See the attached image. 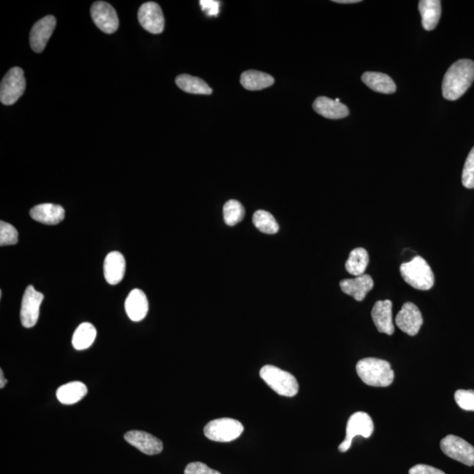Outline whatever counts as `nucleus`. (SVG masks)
Listing matches in <instances>:
<instances>
[{
    "mask_svg": "<svg viewBox=\"0 0 474 474\" xmlns=\"http://www.w3.org/2000/svg\"><path fill=\"white\" fill-rule=\"evenodd\" d=\"M92 18L95 25L105 34L117 31L119 19L117 13L110 4L104 1L95 2L91 8Z\"/></svg>",
    "mask_w": 474,
    "mask_h": 474,
    "instance_id": "10",
    "label": "nucleus"
},
{
    "mask_svg": "<svg viewBox=\"0 0 474 474\" xmlns=\"http://www.w3.org/2000/svg\"><path fill=\"white\" fill-rule=\"evenodd\" d=\"M474 81V62L460 59L450 66L444 75L442 92L444 99L457 101L462 98Z\"/></svg>",
    "mask_w": 474,
    "mask_h": 474,
    "instance_id": "1",
    "label": "nucleus"
},
{
    "mask_svg": "<svg viewBox=\"0 0 474 474\" xmlns=\"http://www.w3.org/2000/svg\"><path fill=\"white\" fill-rule=\"evenodd\" d=\"M126 271V261L124 255L118 251H112L104 262V275L108 284L117 285L124 280Z\"/></svg>",
    "mask_w": 474,
    "mask_h": 474,
    "instance_id": "18",
    "label": "nucleus"
},
{
    "mask_svg": "<svg viewBox=\"0 0 474 474\" xmlns=\"http://www.w3.org/2000/svg\"><path fill=\"white\" fill-rule=\"evenodd\" d=\"M356 370L361 380L368 386L386 387L393 383L394 373L386 360L367 357L357 362Z\"/></svg>",
    "mask_w": 474,
    "mask_h": 474,
    "instance_id": "2",
    "label": "nucleus"
},
{
    "mask_svg": "<svg viewBox=\"0 0 474 474\" xmlns=\"http://www.w3.org/2000/svg\"><path fill=\"white\" fill-rule=\"evenodd\" d=\"M369 264V255L364 248H354L349 255L346 263V269L353 276H361L364 274Z\"/></svg>",
    "mask_w": 474,
    "mask_h": 474,
    "instance_id": "27",
    "label": "nucleus"
},
{
    "mask_svg": "<svg viewBox=\"0 0 474 474\" xmlns=\"http://www.w3.org/2000/svg\"><path fill=\"white\" fill-rule=\"evenodd\" d=\"M253 223L258 230L264 234L274 235L280 230L273 215L264 210H258L254 214Z\"/></svg>",
    "mask_w": 474,
    "mask_h": 474,
    "instance_id": "28",
    "label": "nucleus"
},
{
    "mask_svg": "<svg viewBox=\"0 0 474 474\" xmlns=\"http://www.w3.org/2000/svg\"><path fill=\"white\" fill-rule=\"evenodd\" d=\"M455 400L460 409L474 412V391L459 389L456 391Z\"/></svg>",
    "mask_w": 474,
    "mask_h": 474,
    "instance_id": "32",
    "label": "nucleus"
},
{
    "mask_svg": "<svg viewBox=\"0 0 474 474\" xmlns=\"http://www.w3.org/2000/svg\"><path fill=\"white\" fill-rule=\"evenodd\" d=\"M274 84V78L267 73L245 71L241 76V85L248 91H260Z\"/></svg>",
    "mask_w": 474,
    "mask_h": 474,
    "instance_id": "24",
    "label": "nucleus"
},
{
    "mask_svg": "<svg viewBox=\"0 0 474 474\" xmlns=\"http://www.w3.org/2000/svg\"><path fill=\"white\" fill-rule=\"evenodd\" d=\"M364 85L374 92L384 94H392L396 91V85L389 75L380 72L367 71L362 75Z\"/></svg>",
    "mask_w": 474,
    "mask_h": 474,
    "instance_id": "22",
    "label": "nucleus"
},
{
    "mask_svg": "<svg viewBox=\"0 0 474 474\" xmlns=\"http://www.w3.org/2000/svg\"><path fill=\"white\" fill-rule=\"evenodd\" d=\"M313 108L317 114L331 120L346 118L350 114L349 108L346 105L328 97L317 98L314 102Z\"/></svg>",
    "mask_w": 474,
    "mask_h": 474,
    "instance_id": "19",
    "label": "nucleus"
},
{
    "mask_svg": "<svg viewBox=\"0 0 474 474\" xmlns=\"http://www.w3.org/2000/svg\"><path fill=\"white\" fill-rule=\"evenodd\" d=\"M56 19L54 16L49 15L40 19L33 26L31 33V45L33 51L41 53L55 31Z\"/></svg>",
    "mask_w": 474,
    "mask_h": 474,
    "instance_id": "13",
    "label": "nucleus"
},
{
    "mask_svg": "<svg viewBox=\"0 0 474 474\" xmlns=\"http://www.w3.org/2000/svg\"><path fill=\"white\" fill-rule=\"evenodd\" d=\"M441 449L446 456L464 465L474 466V447L462 437L448 435L440 443Z\"/></svg>",
    "mask_w": 474,
    "mask_h": 474,
    "instance_id": "8",
    "label": "nucleus"
},
{
    "mask_svg": "<svg viewBox=\"0 0 474 474\" xmlns=\"http://www.w3.org/2000/svg\"><path fill=\"white\" fill-rule=\"evenodd\" d=\"M6 382H8V380L5 379L4 377V373H3V370H0V389H4Z\"/></svg>",
    "mask_w": 474,
    "mask_h": 474,
    "instance_id": "37",
    "label": "nucleus"
},
{
    "mask_svg": "<svg viewBox=\"0 0 474 474\" xmlns=\"http://www.w3.org/2000/svg\"><path fill=\"white\" fill-rule=\"evenodd\" d=\"M44 296L42 293L35 289L33 286L26 287L24 295H23L21 321L23 327L29 329L33 328L39 319L40 307Z\"/></svg>",
    "mask_w": 474,
    "mask_h": 474,
    "instance_id": "9",
    "label": "nucleus"
},
{
    "mask_svg": "<svg viewBox=\"0 0 474 474\" xmlns=\"http://www.w3.org/2000/svg\"><path fill=\"white\" fill-rule=\"evenodd\" d=\"M244 427L239 421L232 418H219L211 421L204 428L207 439L214 442H232L242 435Z\"/></svg>",
    "mask_w": 474,
    "mask_h": 474,
    "instance_id": "5",
    "label": "nucleus"
},
{
    "mask_svg": "<svg viewBox=\"0 0 474 474\" xmlns=\"http://www.w3.org/2000/svg\"><path fill=\"white\" fill-rule=\"evenodd\" d=\"M392 308V301H379L374 304L372 310V318L378 331L389 336L394 333Z\"/></svg>",
    "mask_w": 474,
    "mask_h": 474,
    "instance_id": "15",
    "label": "nucleus"
},
{
    "mask_svg": "<svg viewBox=\"0 0 474 474\" xmlns=\"http://www.w3.org/2000/svg\"><path fill=\"white\" fill-rule=\"evenodd\" d=\"M96 337L97 330L94 325L90 323H82L73 334L72 346L78 350L88 349L94 344Z\"/></svg>",
    "mask_w": 474,
    "mask_h": 474,
    "instance_id": "25",
    "label": "nucleus"
},
{
    "mask_svg": "<svg viewBox=\"0 0 474 474\" xmlns=\"http://www.w3.org/2000/svg\"><path fill=\"white\" fill-rule=\"evenodd\" d=\"M176 84L182 91L192 94L210 95L212 94L210 86L201 78L182 74L176 78Z\"/></svg>",
    "mask_w": 474,
    "mask_h": 474,
    "instance_id": "26",
    "label": "nucleus"
},
{
    "mask_svg": "<svg viewBox=\"0 0 474 474\" xmlns=\"http://www.w3.org/2000/svg\"><path fill=\"white\" fill-rule=\"evenodd\" d=\"M335 3H338V4H356V3H360L361 0H334Z\"/></svg>",
    "mask_w": 474,
    "mask_h": 474,
    "instance_id": "36",
    "label": "nucleus"
},
{
    "mask_svg": "<svg viewBox=\"0 0 474 474\" xmlns=\"http://www.w3.org/2000/svg\"><path fill=\"white\" fill-rule=\"evenodd\" d=\"M400 271L405 282L417 290L432 289L435 283L432 268L422 257H414L412 260L402 264Z\"/></svg>",
    "mask_w": 474,
    "mask_h": 474,
    "instance_id": "3",
    "label": "nucleus"
},
{
    "mask_svg": "<svg viewBox=\"0 0 474 474\" xmlns=\"http://www.w3.org/2000/svg\"><path fill=\"white\" fill-rule=\"evenodd\" d=\"M462 184L467 189L474 188V147L470 151L464 165Z\"/></svg>",
    "mask_w": 474,
    "mask_h": 474,
    "instance_id": "31",
    "label": "nucleus"
},
{
    "mask_svg": "<svg viewBox=\"0 0 474 474\" xmlns=\"http://www.w3.org/2000/svg\"><path fill=\"white\" fill-rule=\"evenodd\" d=\"M244 208L239 201H228L223 208L224 221L228 226H235L244 218Z\"/></svg>",
    "mask_w": 474,
    "mask_h": 474,
    "instance_id": "29",
    "label": "nucleus"
},
{
    "mask_svg": "<svg viewBox=\"0 0 474 474\" xmlns=\"http://www.w3.org/2000/svg\"><path fill=\"white\" fill-rule=\"evenodd\" d=\"M185 474H221L201 462H192L185 467Z\"/></svg>",
    "mask_w": 474,
    "mask_h": 474,
    "instance_id": "33",
    "label": "nucleus"
},
{
    "mask_svg": "<svg viewBox=\"0 0 474 474\" xmlns=\"http://www.w3.org/2000/svg\"><path fill=\"white\" fill-rule=\"evenodd\" d=\"M139 22L142 28L151 34H161L164 28V17L157 3L147 2L142 5L138 12Z\"/></svg>",
    "mask_w": 474,
    "mask_h": 474,
    "instance_id": "11",
    "label": "nucleus"
},
{
    "mask_svg": "<svg viewBox=\"0 0 474 474\" xmlns=\"http://www.w3.org/2000/svg\"><path fill=\"white\" fill-rule=\"evenodd\" d=\"M261 379L281 396L294 397L299 392V384L293 374L277 366H264L261 368Z\"/></svg>",
    "mask_w": 474,
    "mask_h": 474,
    "instance_id": "4",
    "label": "nucleus"
},
{
    "mask_svg": "<svg viewBox=\"0 0 474 474\" xmlns=\"http://www.w3.org/2000/svg\"><path fill=\"white\" fill-rule=\"evenodd\" d=\"M124 439L129 444L147 455H157L161 453L164 446L162 441L150 433L132 430L125 434Z\"/></svg>",
    "mask_w": 474,
    "mask_h": 474,
    "instance_id": "14",
    "label": "nucleus"
},
{
    "mask_svg": "<svg viewBox=\"0 0 474 474\" xmlns=\"http://www.w3.org/2000/svg\"><path fill=\"white\" fill-rule=\"evenodd\" d=\"M409 474H446L442 470L435 468V467L423 465H416L409 470Z\"/></svg>",
    "mask_w": 474,
    "mask_h": 474,
    "instance_id": "35",
    "label": "nucleus"
},
{
    "mask_svg": "<svg viewBox=\"0 0 474 474\" xmlns=\"http://www.w3.org/2000/svg\"><path fill=\"white\" fill-rule=\"evenodd\" d=\"M335 101H336L337 102H340V99H338V98H337V99H335Z\"/></svg>",
    "mask_w": 474,
    "mask_h": 474,
    "instance_id": "38",
    "label": "nucleus"
},
{
    "mask_svg": "<svg viewBox=\"0 0 474 474\" xmlns=\"http://www.w3.org/2000/svg\"><path fill=\"white\" fill-rule=\"evenodd\" d=\"M374 286L370 275L363 274L354 278H347L340 282L341 289L344 294L353 297L357 301H362Z\"/></svg>",
    "mask_w": 474,
    "mask_h": 474,
    "instance_id": "16",
    "label": "nucleus"
},
{
    "mask_svg": "<svg viewBox=\"0 0 474 474\" xmlns=\"http://www.w3.org/2000/svg\"><path fill=\"white\" fill-rule=\"evenodd\" d=\"M419 12L422 16V24L427 31H432L439 24L442 13V6L439 0H421Z\"/></svg>",
    "mask_w": 474,
    "mask_h": 474,
    "instance_id": "21",
    "label": "nucleus"
},
{
    "mask_svg": "<svg viewBox=\"0 0 474 474\" xmlns=\"http://www.w3.org/2000/svg\"><path fill=\"white\" fill-rule=\"evenodd\" d=\"M220 1L217 0H201L200 6L208 17H217L220 12Z\"/></svg>",
    "mask_w": 474,
    "mask_h": 474,
    "instance_id": "34",
    "label": "nucleus"
},
{
    "mask_svg": "<svg viewBox=\"0 0 474 474\" xmlns=\"http://www.w3.org/2000/svg\"><path fill=\"white\" fill-rule=\"evenodd\" d=\"M396 323L399 329L411 337L419 332L423 323L422 313L412 303H406L398 313Z\"/></svg>",
    "mask_w": 474,
    "mask_h": 474,
    "instance_id": "12",
    "label": "nucleus"
},
{
    "mask_svg": "<svg viewBox=\"0 0 474 474\" xmlns=\"http://www.w3.org/2000/svg\"><path fill=\"white\" fill-rule=\"evenodd\" d=\"M125 310L133 321L144 320L149 311L148 299L144 291L140 289L131 291L125 301Z\"/></svg>",
    "mask_w": 474,
    "mask_h": 474,
    "instance_id": "17",
    "label": "nucleus"
},
{
    "mask_svg": "<svg viewBox=\"0 0 474 474\" xmlns=\"http://www.w3.org/2000/svg\"><path fill=\"white\" fill-rule=\"evenodd\" d=\"M87 392V387L84 383L81 381H74V382L65 384L59 387L56 391V397L59 402L65 405H72V404L81 402Z\"/></svg>",
    "mask_w": 474,
    "mask_h": 474,
    "instance_id": "23",
    "label": "nucleus"
},
{
    "mask_svg": "<svg viewBox=\"0 0 474 474\" xmlns=\"http://www.w3.org/2000/svg\"><path fill=\"white\" fill-rule=\"evenodd\" d=\"M18 231L12 225L0 221V245H15L18 243Z\"/></svg>",
    "mask_w": 474,
    "mask_h": 474,
    "instance_id": "30",
    "label": "nucleus"
},
{
    "mask_svg": "<svg viewBox=\"0 0 474 474\" xmlns=\"http://www.w3.org/2000/svg\"><path fill=\"white\" fill-rule=\"evenodd\" d=\"M31 217L43 224L56 225L65 217L64 208L59 205L46 203L35 205L31 211Z\"/></svg>",
    "mask_w": 474,
    "mask_h": 474,
    "instance_id": "20",
    "label": "nucleus"
},
{
    "mask_svg": "<svg viewBox=\"0 0 474 474\" xmlns=\"http://www.w3.org/2000/svg\"><path fill=\"white\" fill-rule=\"evenodd\" d=\"M26 90L24 71L15 67L6 73L0 86V101L2 104L11 105L18 101Z\"/></svg>",
    "mask_w": 474,
    "mask_h": 474,
    "instance_id": "6",
    "label": "nucleus"
},
{
    "mask_svg": "<svg viewBox=\"0 0 474 474\" xmlns=\"http://www.w3.org/2000/svg\"><path fill=\"white\" fill-rule=\"evenodd\" d=\"M373 430V419L369 414L366 412L354 413L348 420L346 439L338 446V450L341 452H346L350 448L354 437L361 436L369 439Z\"/></svg>",
    "mask_w": 474,
    "mask_h": 474,
    "instance_id": "7",
    "label": "nucleus"
}]
</instances>
